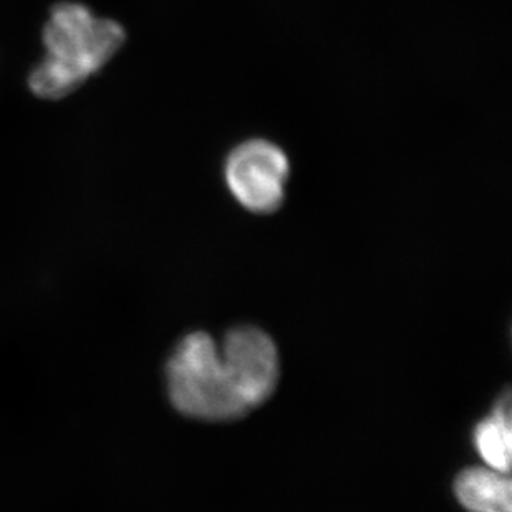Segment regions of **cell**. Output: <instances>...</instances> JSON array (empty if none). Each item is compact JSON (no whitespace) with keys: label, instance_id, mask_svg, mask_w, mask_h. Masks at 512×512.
<instances>
[{"label":"cell","instance_id":"6da1fadb","mask_svg":"<svg viewBox=\"0 0 512 512\" xmlns=\"http://www.w3.org/2000/svg\"><path fill=\"white\" fill-rule=\"evenodd\" d=\"M125 40V29L116 20L98 17L87 5H54L42 32L44 58L29 75L30 92L42 100L68 97L97 75Z\"/></svg>","mask_w":512,"mask_h":512},{"label":"cell","instance_id":"7a4b0ae2","mask_svg":"<svg viewBox=\"0 0 512 512\" xmlns=\"http://www.w3.org/2000/svg\"><path fill=\"white\" fill-rule=\"evenodd\" d=\"M168 392L176 410L198 420H236L249 411L221 348L204 332L184 337L174 350Z\"/></svg>","mask_w":512,"mask_h":512},{"label":"cell","instance_id":"3957f363","mask_svg":"<svg viewBox=\"0 0 512 512\" xmlns=\"http://www.w3.org/2000/svg\"><path fill=\"white\" fill-rule=\"evenodd\" d=\"M289 173L284 150L267 140L244 141L224 163V179L232 196L242 208L256 214L281 208Z\"/></svg>","mask_w":512,"mask_h":512},{"label":"cell","instance_id":"277c9868","mask_svg":"<svg viewBox=\"0 0 512 512\" xmlns=\"http://www.w3.org/2000/svg\"><path fill=\"white\" fill-rule=\"evenodd\" d=\"M221 353L249 410L271 397L279 380V355L269 335L256 327H239L226 335Z\"/></svg>","mask_w":512,"mask_h":512},{"label":"cell","instance_id":"5b68a950","mask_svg":"<svg viewBox=\"0 0 512 512\" xmlns=\"http://www.w3.org/2000/svg\"><path fill=\"white\" fill-rule=\"evenodd\" d=\"M455 493L469 512H512L511 479L488 466L464 469L456 478Z\"/></svg>","mask_w":512,"mask_h":512},{"label":"cell","instance_id":"8992f818","mask_svg":"<svg viewBox=\"0 0 512 512\" xmlns=\"http://www.w3.org/2000/svg\"><path fill=\"white\" fill-rule=\"evenodd\" d=\"M474 446L488 468L509 474L512 461L511 395L504 393L474 430Z\"/></svg>","mask_w":512,"mask_h":512}]
</instances>
